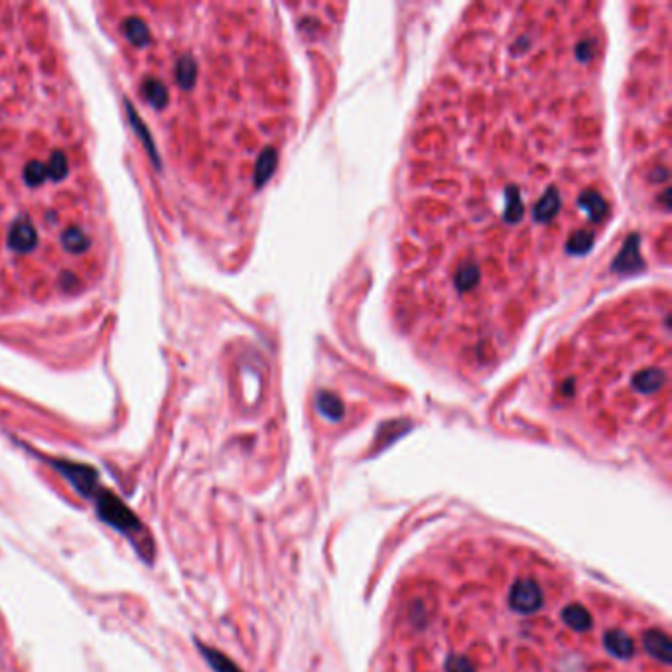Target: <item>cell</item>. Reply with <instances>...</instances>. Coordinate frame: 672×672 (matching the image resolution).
Instances as JSON below:
<instances>
[{
	"mask_svg": "<svg viewBox=\"0 0 672 672\" xmlns=\"http://www.w3.org/2000/svg\"><path fill=\"white\" fill-rule=\"evenodd\" d=\"M643 647L649 652V657L657 659L662 664L672 662V645L671 637L661 629H649L643 635Z\"/></svg>",
	"mask_w": 672,
	"mask_h": 672,
	"instance_id": "5",
	"label": "cell"
},
{
	"mask_svg": "<svg viewBox=\"0 0 672 672\" xmlns=\"http://www.w3.org/2000/svg\"><path fill=\"white\" fill-rule=\"evenodd\" d=\"M444 671H446V672H475V666H473V662L469 661L467 657H463V654H450V657L446 659Z\"/></svg>",
	"mask_w": 672,
	"mask_h": 672,
	"instance_id": "9",
	"label": "cell"
},
{
	"mask_svg": "<svg viewBox=\"0 0 672 672\" xmlns=\"http://www.w3.org/2000/svg\"><path fill=\"white\" fill-rule=\"evenodd\" d=\"M91 501L95 503L97 516H99L105 525L115 528L118 535L130 538L132 547H137L138 550L137 536L144 533V525H142V521L135 515V511H132L118 495L109 491L105 487H99V491L95 493Z\"/></svg>",
	"mask_w": 672,
	"mask_h": 672,
	"instance_id": "2",
	"label": "cell"
},
{
	"mask_svg": "<svg viewBox=\"0 0 672 672\" xmlns=\"http://www.w3.org/2000/svg\"><path fill=\"white\" fill-rule=\"evenodd\" d=\"M196 645H198V649H200L203 661L210 664L213 672H242L227 654H223V652L217 651V649L207 647V645H203V643L200 641L196 643Z\"/></svg>",
	"mask_w": 672,
	"mask_h": 672,
	"instance_id": "8",
	"label": "cell"
},
{
	"mask_svg": "<svg viewBox=\"0 0 672 672\" xmlns=\"http://www.w3.org/2000/svg\"><path fill=\"white\" fill-rule=\"evenodd\" d=\"M603 647L611 657L627 661L635 654V643L623 629H610L603 635Z\"/></svg>",
	"mask_w": 672,
	"mask_h": 672,
	"instance_id": "6",
	"label": "cell"
},
{
	"mask_svg": "<svg viewBox=\"0 0 672 672\" xmlns=\"http://www.w3.org/2000/svg\"><path fill=\"white\" fill-rule=\"evenodd\" d=\"M562 621L566 623V627H570L576 633H586L594 627V619H591V613H589L582 603H568L566 608L560 613Z\"/></svg>",
	"mask_w": 672,
	"mask_h": 672,
	"instance_id": "7",
	"label": "cell"
},
{
	"mask_svg": "<svg viewBox=\"0 0 672 672\" xmlns=\"http://www.w3.org/2000/svg\"><path fill=\"white\" fill-rule=\"evenodd\" d=\"M48 463L52 465L55 472L62 475L67 484L74 487L77 493L85 497V499H93L95 493L99 491V473L95 467L87 465V463H77L69 462V460H55V458H48Z\"/></svg>",
	"mask_w": 672,
	"mask_h": 672,
	"instance_id": "3",
	"label": "cell"
},
{
	"mask_svg": "<svg viewBox=\"0 0 672 672\" xmlns=\"http://www.w3.org/2000/svg\"><path fill=\"white\" fill-rule=\"evenodd\" d=\"M542 605H544V594L535 580H516L511 586L509 608L513 611L521 613V615H530V613H536Z\"/></svg>",
	"mask_w": 672,
	"mask_h": 672,
	"instance_id": "4",
	"label": "cell"
},
{
	"mask_svg": "<svg viewBox=\"0 0 672 672\" xmlns=\"http://www.w3.org/2000/svg\"><path fill=\"white\" fill-rule=\"evenodd\" d=\"M599 67L547 46H453L412 137L400 296L412 334L484 369L613 217Z\"/></svg>",
	"mask_w": 672,
	"mask_h": 672,
	"instance_id": "1",
	"label": "cell"
}]
</instances>
